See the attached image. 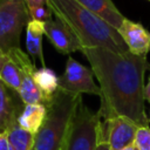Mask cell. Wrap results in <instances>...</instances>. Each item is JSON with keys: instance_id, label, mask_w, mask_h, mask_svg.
<instances>
[{"instance_id": "obj_9", "label": "cell", "mask_w": 150, "mask_h": 150, "mask_svg": "<svg viewBox=\"0 0 150 150\" xmlns=\"http://www.w3.org/2000/svg\"><path fill=\"white\" fill-rule=\"evenodd\" d=\"M129 53L136 56L146 57L150 52V32L139 22L124 19L117 29Z\"/></svg>"}, {"instance_id": "obj_12", "label": "cell", "mask_w": 150, "mask_h": 150, "mask_svg": "<svg viewBox=\"0 0 150 150\" xmlns=\"http://www.w3.org/2000/svg\"><path fill=\"white\" fill-rule=\"evenodd\" d=\"M8 87L0 80V134H5L18 123L19 109L14 103Z\"/></svg>"}, {"instance_id": "obj_24", "label": "cell", "mask_w": 150, "mask_h": 150, "mask_svg": "<svg viewBox=\"0 0 150 150\" xmlns=\"http://www.w3.org/2000/svg\"><path fill=\"white\" fill-rule=\"evenodd\" d=\"M121 150H138V149L135 146V144H132V145H129V146L123 148V149H121Z\"/></svg>"}, {"instance_id": "obj_18", "label": "cell", "mask_w": 150, "mask_h": 150, "mask_svg": "<svg viewBox=\"0 0 150 150\" xmlns=\"http://www.w3.org/2000/svg\"><path fill=\"white\" fill-rule=\"evenodd\" d=\"M134 144L138 150H150V127H141L137 129Z\"/></svg>"}, {"instance_id": "obj_15", "label": "cell", "mask_w": 150, "mask_h": 150, "mask_svg": "<svg viewBox=\"0 0 150 150\" xmlns=\"http://www.w3.org/2000/svg\"><path fill=\"white\" fill-rule=\"evenodd\" d=\"M34 81L46 98V103L59 89V76L52 69L42 67L34 73ZM45 103V104H46Z\"/></svg>"}, {"instance_id": "obj_17", "label": "cell", "mask_w": 150, "mask_h": 150, "mask_svg": "<svg viewBox=\"0 0 150 150\" xmlns=\"http://www.w3.org/2000/svg\"><path fill=\"white\" fill-rule=\"evenodd\" d=\"M29 11V16L30 20H36V21H41V22H46L48 20L52 19V11L50 8L46 5H39V6H32L28 7Z\"/></svg>"}, {"instance_id": "obj_25", "label": "cell", "mask_w": 150, "mask_h": 150, "mask_svg": "<svg viewBox=\"0 0 150 150\" xmlns=\"http://www.w3.org/2000/svg\"><path fill=\"white\" fill-rule=\"evenodd\" d=\"M149 122H150V117H149Z\"/></svg>"}, {"instance_id": "obj_14", "label": "cell", "mask_w": 150, "mask_h": 150, "mask_svg": "<svg viewBox=\"0 0 150 150\" xmlns=\"http://www.w3.org/2000/svg\"><path fill=\"white\" fill-rule=\"evenodd\" d=\"M45 34L43 22L30 20L26 26V46L27 50L34 59H39L42 67L46 66L42 52V36Z\"/></svg>"}, {"instance_id": "obj_19", "label": "cell", "mask_w": 150, "mask_h": 150, "mask_svg": "<svg viewBox=\"0 0 150 150\" xmlns=\"http://www.w3.org/2000/svg\"><path fill=\"white\" fill-rule=\"evenodd\" d=\"M0 150H12L6 134H0Z\"/></svg>"}, {"instance_id": "obj_2", "label": "cell", "mask_w": 150, "mask_h": 150, "mask_svg": "<svg viewBox=\"0 0 150 150\" xmlns=\"http://www.w3.org/2000/svg\"><path fill=\"white\" fill-rule=\"evenodd\" d=\"M53 15L64 23L77 38L83 48H103L114 53H128L118 32L81 6L75 0H47Z\"/></svg>"}, {"instance_id": "obj_16", "label": "cell", "mask_w": 150, "mask_h": 150, "mask_svg": "<svg viewBox=\"0 0 150 150\" xmlns=\"http://www.w3.org/2000/svg\"><path fill=\"white\" fill-rule=\"evenodd\" d=\"M0 80L12 90L19 93L21 87V75L18 66L6 55L1 73H0Z\"/></svg>"}, {"instance_id": "obj_6", "label": "cell", "mask_w": 150, "mask_h": 150, "mask_svg": "<svg viewBox=\"0 0 150 150\" xmlns=\"http://www.w3.org/2000/svg\"><path fill=\"white\" fill-rule=\"evenodd\" d=\"M59 88L73 94H90L100 96V87L94 82V73L88 68L69 56L66 62L62 75L59 76Z\"/></svg>"}, {"instance_id": "obj_20", "label": "cell", "mask_w": 150, "mask_h": 150, "mask_svg": "<svg viewBox=\"0 0 150 150\" xmlns=\"http://www.w3.org/2000/svg\"><path fill=\"white\" fill-rule=\"evenodd\" d=\"M96 150H111L110 146H109V144H108V142L102 137V135L100 136V141H98V144H97Z\"/></svg>"}, {"instance_id": "obj_13", "label": "cell", "mask_w": 150, "mask_h": 150, "mask_svg": "<svg viewBox=\"0 0 150 150\" xmlns=\"http://www.w3.org/2000/svg\"><path fill=\"white\" fill-rule=\"evenodd\" d=\"M47 114L46 104H25L18 117V124L35 135L41 128Z\"/></svg>"}, {"instance_id": "obj_11", "label": "cell", "mask_w": 150, "mask_h": 150, "mask_svg": "<svg viewBox=\"0 0 150 150\" xmlns=\"http://www.w3.org/2000/svg\"><path fill=\"white\" fill-rule=\"evenodd\" d=\"M81 6L94 13L96 16L112 26L116 30L120 28L121 23L125 16L117 9L112 0H75Z\"/></svg>"}, {"instance_id": "obj_1", "label": "cell", "mask_w": 150, "mask_h": 150, "mask_svg": "<svg viewBox=\"0 0 150 150\" xmlns=\"http://www.w3.org/2000/svg\"><path fill=\"white\" fill-rule=\"evenodd\" d=\"M81 52L100 83L102 121L125 117L139 128L149 127L144 107V75L150 70L146 57L103 48H83Z\"/></svg>"}, {"instance_id": "obj_10", "label": "cell", "mask_w": 150, "mask_h": 150, "mask_svg": "<svg viewBox=\"0 0 150 150\" xmlns=\"http://www.w3.org/2000/svg\"><path fill=\"white\" fill-rule=\"evenodd\" d=\"M45 35L48 38L54 48L61 54H69L82 50V45L74 33L60 20H48L43 22Z\"/></svg>"}, {"instance_id": "obj_7", "label": "cell", "mask_w": 150, "mask_h": 150, "mask_svg": "<svg viewBox=\"0 0 150 150\" xmlns=\"http://www.w3.org/2000/svg\"><path fill=\"white\" fill-rule=\"evenodd\" d=\"M19 68L21 75V87L19 90V96L25 104H39L46 103V98L39 87L34 81V73L36 70L34 62L30 61L29 56L19 49H14L6 54Z\"/></svg>"}, {"instance_id": "obj_23", "label": "cell", "mask_w": 150, "mask_h": 150, "mask_svg": "<svg viewBox=\"0 0 150 150\" xmlns=\"http://www.w3.org/2000/svg\"><path fill=\"white\" fill-rule=\"evenodd\" d=\"M5 59H6V54H4V53L0 50V73H1V69H2V66H4Z\"/></svg>"}, {"instance_id": "obj_26", "label": "cell", "mask_w": 150, "mask_h": 150, "mask_svg": "<svg viewBox=\"0 0 150 150\" xmlns=\"http://www.w3.org/2000/svg\"><path fill=\"white\" fill-rule=\"evenodd\" d=\"M149 1H150V0H149Z\"/></svg>"}, {"instance_id": "obj_4", "label": "cell", "mask_w": 150, "mask_h": 150, "mask_svg": "<svg viewBox=\"0 0 150 150\" xmlns=\"http://www.w3.org/2000/svg\"><path fill=\"white\" fill-rule=\"evenodd\" d=\"M102 128V117L80 100L71 118L64 150H96Z\"/></svg>"}, {"instance_id": "obj_21", "label": "cell", "mask_w": 150, "mask_h": 150, "mask_svg": "<svg viewBox=\"0 0 150 150\" xmlns=\"http://www.w3.org/2000/svg\"><path fill=\"white\" fill-rule=\"evenodd\" d=\"M27 7H32V6H39V5H46L47 0H25Z\"/></svg>"}, {"instance_id": "obj_3", "label": "cell", "mask_w": 150, "mask_h": 150, "mask_svg": "<svg viewBox=\"0 0 150 150\" xmlns=\"http://www.w3.org/2000/svg\"><path fill=\"white\" fill-rule=\"evenodd\" d=\"M82 95L66 91L61 88L46 103L45 121L34 135L33 150H64L66 139L75 109Z\"/></svg>"}, {"instance_id": "obj_8", "label": "cell", "mask_w": 150, "mask_h": 150, "mask_svg": "<svg viewBox=\"0 0 150 150\" xmlns=\"http://www.w3.org/2000/svg\"><path fill=\"white\" fill-rule=\"evenodd\" d=\"M138 128L125 117H115L102 121L101 135L108 142L111 150H121L135 143Z\"/></svg>"}, {"instance_id": "obj_5", "label": "cell", "mask_w": 150, "mask_h": 150, "mask_svg": "<svg viewBox=\"0 0 150 150\" xmlns=\"http://www.w3.org/2000/svg\"><path fill=\"white\" fill-rule=\"evenodd\" d=\"M29 21L25 0H0V50L4 54L20 48L21 32Z\"/></svg>"}, {"instance_id": "obj_22", "label": "cell", "mask_w": 150, "mask_h": 150, "mask_svg": "<svg viewBox=\"0 0 150 150\" xmlns=\"http://www.w3.org/2000/svg\"><path fill=\"white\" fill-rule=\"evenodd\" d=\"M144 100L150 103V75H149L148 83H146L145 87H144Z\"/></svg>"}]
</instances>
